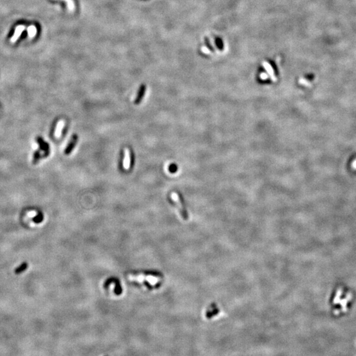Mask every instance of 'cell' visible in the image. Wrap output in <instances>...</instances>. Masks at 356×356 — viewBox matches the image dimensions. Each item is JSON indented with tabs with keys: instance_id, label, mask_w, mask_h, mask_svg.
<instances>
[{
	"instance_id": "obj_7",
	"label": "cell",
	"mask_w": 356,
	"mask_h": 356,
	"mask_svg": "<svg viewBox=\"0 0 356 356\" xmlns=\"http://www.w3.org/2000/svg\"><path fill=\"white\" fill-rule=\"evenodd\" d=\"M63 1H65L67 3L69 11L71 12L74 11V10L75 9V5L73 0H63Z\"/></svg>"
},
{
	"instance_id": "obj_10",
	"label": "cell",
	"mask_w": 356,
	"mask_h": 356,
	"mask_svg": "<svg viewBox=\"0 0 356 356\" xmlns=\"http://www.w3.org/2000/svg\"><path fill=\"white\" fill-rule=\"evenodd\" d=\"M300 83H301V84H302V85H305V86H310V84H309V83L307 81L305 80V79H300Z\"/></svg>"
},
{
	"instance_id": "obj_8",
	"label": "cell",
	"mask_w": 356,
	"mask_h": 356,
	"mask_svg": "<svg viewBox=\"0 0 356 356\" xmlns=\"http://www.w3.org/2000/svg\"><path fill=\"white\" fill-rule=\"evenodd\" d=\"M36 31H37V30H36V26L32 25L30 27H29L28 33H29V36L30 38H33V37L35 36L36 34Z\"/></svg>"
},
{
	"instance_id": "obj_11",
	"label": "cell",
	"mask_w": 356,
	"mask_h": 356,
	"mask_svg": "<svg viewBox=\"0 0 356 356\" xmlns=\"http://www.w3.org/2000/svg\"><path fill=\"white\" fill-rule=\"evenodd\" d=\"M352 167H353V169L356 170V160H354V162L352 163Z\"/></svg>"
},
{
	"instance_id": "obj_5",
	"label": "cell",
	"mask_w": 356,
	"mask_h": 356,
	"mask_svg": "<svg viewBox=\"0 0 356 356\" xmlns=\"http://www.w3.org/2000/svg\"><path fill=\"white\" fill-rule=\"evenodd\" d=\"M145 90H146V86L145 85H142L141 86H140L139 90H138L137 98H136V99L134 101V104H139L140 102H141L143 96H144L145 95Z\"/></svg>"
},
{
	"instance_id": "obj_9",
	"label": "cell",
	"mask_w": 356,
	"mask_h": 356,
	"mask_svg": "<svg viewBox=\"0 0 356 356\" xmlns=\"http://www.w3.org/2000/svg\"><path fill=\"white\" fill-rule=\"evenodd\" d=\"M27 266H28V264H27L26 263H23L21 266H20L19 267H18V268L16 269V270H15V274H21V273H23L24 270H26V268H27Z\"/></svg>"
},
{
	"instance_id": "obj_4",
	"label": "cell",
	"mask_w": 356,
	"mask_h": 356,
	"mask_svg": "<svg viewBox=\"0 0 356 356\" xmlns=\"http://www.w3.org/2000/svg\"><path fill=\"white\" fill-rule=\"evenodd\" d=\"M25 29V26H23V25H20L17 26V28L15 29V31L14 35L12 36V38L11 39V42H15L17 41V40L18 39L19 37L21 36V33H23V31Z\"/></svg>"
},
{
	"instance_id": "obj_2",
	"label": "cell",
	"mask_w": 356,
	"mask_h": 356,
	"mask_svg": "<svg viewBox=\"0 0 356 356\" xmlns=\"http://www.w3.org/2000/svg\"><path fill=\"white\" fill-rule=\"evenodd\" d=\"M77 139H78L77 135H74L72 137V138H71V139L70 140V142H69V143L68 144L67 147L65 149V151H64L65 154L69 155L71 152H72V150L74 148V147H75L76 142H77Z\"/></svg>"
},
{
	"instance_id": "obj_3",
	"label": "cell",
	"mask_w": 356,
	"mask_h": 356,
	"mask_svg": "<svg viewBox=\"0 0 356 356\" xmlns=\"http://www.w3.org/2000/svg\"><path fill=\"white\" fill-rule=\"evenodd\" d=\"M125 158L123 160V167L125 170H129L130 168L131 164V154L130 151L128 148L125 149Z\"/></svg>"
},
{
	"instance_id": "obj_6",
	"label": "cell",
	"mask_w": 356,
	"mask_h": 356,
	"mask_svg": "<svg viewBox=\"0 0 356 356\" xmlns=\"http://www.w3.org/2000/svg\"><path fill=\"white\" fill-rule=\"evenodd\" d=\"M64 124H65V122H64V121L63 120H60L58 123V125H57L56 129L55 131V137L56 138H59L61 137L63 128L64 127Z\"/></svg>"
},
{
	"instance_id": "obj_1",
	"label": "cell",
	"mask_w": 356,
	"mask_h": 356,
	"mask_svg": "<svg viewBox=\"0 0 356 356\" xmlns=\"http://www.w3.org/2000/svg\"><path fill=\"white\" fill-rule=\"evenodd\" d=\"M171 197H172V199L173 201H174L175 205L177 206L178 211H179L181 217L184 220H187V218H188V214L187 213L186 211L184 209V206H183L181 204V200H180L179 195H178L176 193H173L171 195Z\"/></svg>"
}]
</instances>
